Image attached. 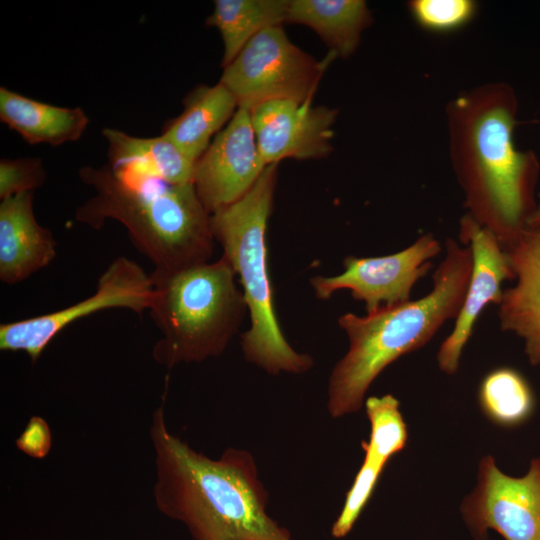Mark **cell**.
I'll list each match as a JSON object with an SVG mask.
<instances>
[{
	"mask_svg": "<svg viewBox=\"0 0 540 540\" xmlns=\"http://www.w3.org/2000/svg\"><path fill=\"white\" fill-rule=\"evenodd\" d=\"M519 100L505 82L464 90L445 108L451 166L464 208L502 246L512 243L534 213L540 162L514 142Z\"/></svg>",
	"mask_w": 540,
	"mask_h": 540,
	"instance_id": "6da1fadb",
	"label": "cell"
},
{
	"mask_svg": "<svg viewBox=\"0 0 540 540\" xmlns=\"http://www.w3.org/2000/svg\"><path fill=\"white\" fill-rule=\"evenodd\" d=\"M149 435L155 505L193 540H292L267 514L269 494L249 451L228 447L218 459L195 451L169 431L164 402L152 415Z\"/></svg>",
	"mask_w": 540,
	"mask_h": 540,
	"instance_id": "7a4b0ae2",
	"label": "cell"
},
{
	"mask_svg": "<svg viewBox=\"0 0 540 540\" xmlns=\"http://www.w3.org/2000/svg\"><path fill=\"white\" fill-rule=\"evenodd\" d=\"M472 265L470 248L448 237L427 295L365 316L349 312L338 318L349 347L328 380L327 410L332 418L358 411L370 385L388 365L426 345L447 321L456 319Z\"/></svg>",
	"mask_w": 540,
	"mask_h": 540,
	"instance_id": "3957f363",
	"label": "cell"
},
{
	"mask_svg": "<svg viewBox=\"0 0 540 540\" xmlns=\"http://www.w3.org/2000/svg\"><path fill=\"white\" fill-rule=\"evenodd\" d=\"M79 177L94 194L76 209L78 222L93 229L108 219L120 222L157 271L210 261L216 242L211 215L193 183L171 185L116 171L108 164L82 167Z\"/></svg>",
	"mask_w": 540,
	"mask_h": 540,
	"instance_id": "277c9868",
	"label": "cell"
},
{
	"mask_svg": "<svg viewBox=\"0 0 540 540\" xmlns=\"http://www.w3.org/2000/svg\"><path fill=\"white\" fill-rule=\"evenodd\" d=\"M278 164L264 169L237 201L211 215L215 241L242 286L250 327L241 335L244 358L270 375L302 374L313 358L297 352L280 328L268 269L266 231L273 208Z\"/></svg>",
	"mask_w": 540,
	"mask_h": 540,
	"instance_id": "5b68a950",
	"label": "cell"
},
{
	"mask_svg": "<svg viewBox=\"0 0 540 540\" xmlns=\"http://www.w3.org/2000/svg\"><path fill=\"white\" fill-rule=\"evenodd\" d=\"M150 276L155 298L149 311L162 333L152 350L154 360L172 369L221 355L248 312L228 260L222 255Z\"/></svg>",
	"mask_w": 540,
	"mask_h": 540,
	"instance_id": "8992f818",
	"label": "cell"
},
{
	"mask_svg": "<svg viewBox=\"0 0 540 540\" xmlns=\"http://www.w3.org/2000/svg\"><path fill=\"white\" fill-rule=\"evenodd\" d=\"M336 58L329 52L317 61L293 44L282 26L254 36L223 68L219 82L234 96L238 108L251 111L270 101H312L328 65Z\"/></svg>",
	"mask_w": 540,
	"mask_h": 540,
	"instance_id": "52a82bcc",
	"label": "cell"
},
{
	"mask_svg": "<svg viewBox=\"0 0 540 540\" xmlns=\"http://www.w3.org/2000/svg\"><path fill=\"white\" fill-rule=\"evenodd\" d=\"M155 298L154 284L135 261L120 256L100 275L93 295L66 308L0 326V349L22 351L35 362L47 345L73 322L97 311L123 308L142 315Z\"/></svg>",
	"mask_w": 540,
	"mask_h": 540,
	"instance_id": "ba28073f",
	"label": "cell"
},
{
	"mask_svg": "<svg viewBox=\"0 0 540 540\" xmlns=\"http://www.w3.org/2000/svg\"><path fill=\"white\" fill-rule=\"evenodd\" d=\"M442 251L432 233L421 235L405 249L378 257L347 256L344 270L335 276H314L310 279L315 296L328 300L339 290H350L356 301L365 305L367 313L382 307L410 301L415 284L427 275L431 260Z\"/></svg>",
	"mask_w": 540,
	"mask_h": 540,
	"instance_id": "9c48e42d",
	"label": "cell"
},
{
	"mask_svg": "<svg viewBox=\"0 0 540 540\" xmlns=\"http://www.w3.org/2000/svg\"><path fill=\"white\" fill-rule=\"evenodd\" d=\"M461 511L478 540L487 530L505 540H540V459L531 461L522 477L504 474L492 456L479 463L478 483L465 498Z\"/></svg>",
	"mask_w": 540,
	"mask_h": 540,
	"instance_id": "30bf717a",
	"label": "cell"
},
{
	"mask_svg": "<svg viewBox=\"0 0 540 540\" xmlns=\"http://www.w3.org/2000/svg\"><path fill=\"white\" fill-rule=\"evenodd\" d=\"M266 167L258 149L250 111L238 108L196 161L193 185L212 215L240 199Z\"/></svg>",
	"mask_w": 540,
	"mask_h": 540,
	"instance_id": "8fae6325",
	"label": "cell"
},
{
	"mask_svg": "<svg viewBox=\"0 0 540 540\" xmlns=\"http://www.w3.org/2000/svg\"><path fill=\"white\" fill-rule=\"evenodd\" d=\"M460 243L472 252V272L461 309L449 336L442 342L437 362L448 375L457 372L462 351L470 339L475 323L489 304H499L502 283L514 280L507 255L498 238L468 214L459 221Z\"/></svg>",
	"mask_w": 540,
	"mask_h": 540,
	"instance_id": "7c38bea8",
	"label": "cell"
},
{
	"mask_svg": "<svg viewBox=\"0 0 540 540\" xmlns=\"http://www.w3.org/2000/svg\"><path fill=\"white\" fill-rule=\"evenodd\" d=\"M338 109L312 101L276 100L250 111L259 152L267 165L281 160L320 159L332 152Z\"/></svg>",
	"mask_w": 540,
	"mask_h": 540,
	"instance_id": "4fadbf2b",
	"label": "cell"
},
{
	"mask_svg": "<svg viewBox=\"0 0 540 540\" xmlns=\"http://www.w3.org/2000/svg\"><path fill=\"white\" fill-rule=\"evenodd\" d=\"M502 247L516 283L498 304L500 328L520 337L530 364L540 366V224L527 225Z\"/></svg>",
	"mask_w": 540,
	"mask_h": 540,
	"instance_id": "5bb4252c",
	"label": "cell"
},
{
	"mask_svg": "<svg viewBox=\"0 0 540 540\" xmlns=\"http://www.w3.org/2000/svg\"><path fill=\"white\" fill-rule=\"evenodd\" d=\"M32 192L1 200L0 280L15 285L47 267L56 256L57 243L36 220Z\"/></svg>",
	"mask_w": 540,
	"mask_h": 540,
	"instance_id": "9a60e30c",
	"label": "cell"
},
{
	"mask_svg": "<svg viewBox=\"0 0 540 540\" xmlns=\"http://www.w3.org/2000/svg\"><path fill=\"white\" fill-rule=\"evenodd\" d=\"M102 134L112 169L171 185L193 183L195 162L162 135L136 137L114 128H104Z\"/></svg>",
	"mask_w": 540,
	"mask_h": 540,
	"instance_id": "2e32d148",
	"label": "cell"
},
{
	"mask_svg": "<svg viewBox=\"0 0 540 540\" xmlns=\"http://www.w3.org/2000/svg\"><path fill=\"white\" fill-rule=\"evenodd\" d=\"M183 103V111L165 126L161 135L196 163L213 138L231 120L238 104L220 82L196 87Z\"/></svg>",
	"mask_w": 540,
	"mask_h": 540,
	"instance_id": "e0dca14e",
	"label": "cell"
},
{
	"mask_svg": "<svg viewBox=\"0 0 540 540\" xmlns=\"http://www.w3.org/2000/svg\"><path fill=\"white\" fill-rule=\"evenodd\" d=\"M0 119L29 144L52 146L77 141L89 124L80 107L51 105L6 87L0 88Z\"/></svg>",
	"mask_w": 540,
	"mask_h": 540,
	"instance_id": "ac0fdd59",
	"label": "cell"
},
{
	"mask_svg": "<svg viewBox=\"0 0 540 540\" xmlns=\"http://www.w3.org/2000/svg\"><path fill=\"white\" fill-rule=\"evenodd\" d=\"M287 22L313 29L336 57L359 47L373 16L364 0H289Z\"/></svg>",
	"mask_w": 540,
	"mask_h": 540,
	"instance_id": "d6986e66",
	"label": "cell"
},
{
	"mask_svg": "<svg viewBox=\"0 0 540 540\" xmlns=\"http://www.w3.org/2000/svg\"><path fill=\"white\" fill-rule=\"evenodd\" d=\"M289 0H216L206 24L216 27L223 41L226 67L259 32L287 22Z\"/></svg>",
	"mask_w": 540,
	"mask_h": 540,
	"instance_id": "ffe728a7",
	"label": "cell"
},
{
	"mask_svg": "<svg viewBox=\"0 0 540 540\" xmlns=\"http://www.w3.org/2000/svg\"><path fill=\"white\" fill-rule=\"evenodd\" d=\"M478 399L485 415L501 426L523 423L534 409V395L528 381L510 367L488 372L480 383Z\"/></svg>",
	"mask_w": 540,
	"mask_h": 540,
	"instance_id": "44dd1931",
	"label": "cell"
},
{
	"mask_svg": "<svg viewBox=\"0 0 540 540\" xmlns=\"http://www.w3.org/2000/svg\"><path fill=\"white\" fill-rule=\"evenodd\" d=\"M364 404L371 431L369 441L363 442V446L391 459L405 447L408 438L399 401L386 394L370 396Z\"/></svg>",
	"mask_w": 540,
	"mask_h": 540,
	"instance_id": "7402d4cb",
	"label": "cell"
},
{
	"mask_svg": "<svg viewBox=\"0 0 540 540\" xmlns=\"http://www.w3.org/2000/svg\"><path fill=\"white\" fill-rule=\"evenodd\" d=\"M408 11L414 22L432 33H449L469 24L477 14L473 0H411Z\"/></svg>",
	"mask_w": 540,
	"mask_h": 540,
	"instance_id": "603a6c76",
	"label": "cell"
},
{
	"mask_svg": "<svg viewBox=\"0 0 540 540\" xmlns=\"http://www.w3.org/2000/svg\"><path fill=\"white\" fill-rule=\"evenodd\" d=\"M46 179L42 160L38 157L2 158L0 161V199L32 192Z\"/></svg>",
	"mask_w": 540,
	"mask_h": 540,
	"instance_id": "cb8c5ba5",
	"label": "cell"
},
{
	"mask_svg": "<svg viewBox=\"0 0 540 540\" xmlns=\"http://www.w3.org/2000/svg\"><path fill=\"white\" fill-rule=\"evenodd\" d=\"M52 435L47 422L33 416L28 421L22 434L16 440L17 448L27 456L36 459L44 458L50 451Z\"/></svg>",
	"mask_w": 540,
	"mask_h": 540,
	"instance_id": "d4e9b609",
	"label": "cell"
},
{
	"mask_svg": "<svg viewBox=\"0 0 540 540\" xmlns=\"http://www.w3.org/2000/svg\"><path fill=\"white\" fill-rule=\"evenodd\" d=\"M538 224H540V195L537 201L536 209L534 213L532 214V216L530 217L527 225H538Z\"/></svg>",
	"mask_w": 540,
	"mask_h": 540,
	"instance_id": "484cf974",
	"label": "cell"
}]
</instances>
